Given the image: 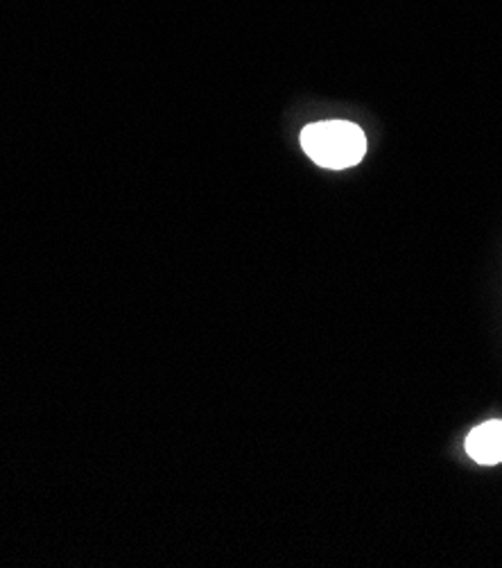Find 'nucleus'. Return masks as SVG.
Segmentation results:
<instances>
[{"label": "nucleus", "instance_id": "nucleus-1", "mask_svg": "<svg viewBox=\"0 0 502 568\" xmlns=\"http://www.w3.org/2000/svg\"><path fill=\"white\" fill-rule=\"evenodd\" d=\"M301 148L317 165L345 170L365 159L367 136L349 121H324L301 132Z\"/></svg>", "mask_w": 502, "mask_h": 568}, {"label": "nucleus", "instance_id": "nucleus-2", "mask_svg": "<svg viewBox=\"0 0 502 568\" xmlns=\"http://www.w3.org/2000/svg\"><path fill=\"white\" fill-rule=\"evenodd\" d=\"M467 453L478 465L502 463V419H491L475 426L467 437Z\"/></svg>", "mask_w": 502, "mask_h": 568}]
</instances>
